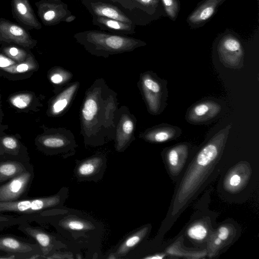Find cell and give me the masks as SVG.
<instances>
[{
	"instance_id": "36",
	"label": "cell",
	"mask_w": 259,
	"mask_h": 259,
	"mask_svg": "<svg viewBox=\"0 0 259 259\" xmlns=\"http://www.w3.org/2000/svg\"><path fill=\"white\" fill-rule=\"evenodd\" d=\"M2 143L5 148L8 150H14L18 147L17 140L12 137H5L2 140Z\"/></svg>"
},
{
	"instance_id": "32",
	"label": "cell",
	"mask_w": 259,
	"mask_h": 259,
	"mask_svg": "<svg viewBox=\"0 0 259 259\" xmlns=\"http://www.w3.org/2000/svg\"><path fill=\"white\" fill-rule=\"evenodd\" d=\"M32 100V95L30 94H20L11 98V103L16 108L24 109L31 104Z\"/></svg>"
},
{
	"instance_id": "39",
	"label": "cell",
	"mask_w": 259,
	"mask_h": 259,
	"mask_svg": "<svg viewBox=\"0 0 259 259\" xmlns=\"http://www.w3.org/2000/svg\"><path fill=\"white\" fill-rule=\"evenodd\" d=\"M76 19V16L72 14L68 16L65 20L64 22L69 23L72 22Z\"/></svg>"
},
{
	"instance_id": "3",
	"label": "cell",
	"mask_w": 259,
	"mask_h": 259,
	"mask_svg": "<svg viewBox=\"0 0 259 259\" xmlns=\"http://www.w3.org/2000/svg\"><path fill=\"white\" fill-rule=\"evenodd\" d=\"M73 37L90 54L105 58L132 52L146 45L145 41L139 39L97 30L77 32Z\"/></svg>"
},
{
	"instance_id": "35",
	"label": "cell",
	"mask_w": 259,
	"mask_h": 259,
	"mask_svg": "<svg viewBox=\"0 0 259 259\" xmlns=\"http://www.w3.org/2000/svg\"><path fill=\"white\" fill-rule=\"evenodd\" d=\"M148 12L153 13L157 7L160 0H134Z\"/></svg>"
},
{
	"instance_id": "16",
	"label": "cell",
	"mask_w": 259,
	"mask_h": 259,
	"mask_svg": "<svg viewBox=\"0 0 259 259\" xmlns=\"http://www.w3.org/2000/svg\"><path fill=\"white\" fill-rule=\"evenodd\" d=\"M79 82L69 83L53 98L50 107L51 115L56 116L66 112L70 107L79 88Z\"/></svg>"
},
{
	"instance_id": "6",
	"label": "cell",
	"mask_w": 259,
	"mask_h": 259,
	"mask_svg": "<svg viewBox=\"0 0 259 259\" xmlns=\"http://www.w3.org/2000/svg\"><path fill=\"white\" fill-rule=\"evenodd\" d=\"M13 44L25 49H32L36 46L37 40L20 24L0 18V44Z\"/></svg>"
},
{
	"instance_id": "28",
	"label": "cell",
	"mask_w": 259,
	"mask_h": 259,
	"mask_svg": "<svg viewBox=\"0 0 259 259\" xmlns=\"http://www.w3.org/2000/svg\"><path fill=\"white\" fill-rule=\"evenodd\" d=\"M213 233L223 242L226 247L234 242L237 235L235 226L231 223L222 224Z\"/></svg>"
},
{
	"instance_id": "30",
	"label": "cell",
	"mask_w": 259,
	"mask_h": 259,
	"mask_svg": "<svg viewBox=\"0 0 259 259\" xmlns=\"http://www.w3.org/2000/svg\"><path fill=\"white\" fill-rule=\"evenodd\" d=\"M72 77V74L70 71L61 67L55 68L49 74V79L51 82L57 85L67 84Z\"/></svg>"
},
{
	"instance_id": "40",
	"label": "cell",
	"mask_w": 259,
	"mask_h": 259,
	"mask_svg": "<svg viewBox=\"0 0 259 259\" xmlns=\"http://www.w3.org/2000/svg\"><path fill=\"white\" fill-rule=\"evenodd\" d=\"M55 1H57V0H55Z\"/></svg>"
},
{
	"instance_id": "27",
	"label": "cell",
	"mask_w": 259,
	"mask_h": 259,
	"mask_svg": "<svg viewBox=\"0 0 259 259\" xmlns=\"http://www.w3.org/2000/svg\"><path fill=\"white\" fill-rule=\"evenodd\" d=\"M24 166L15 161H7L0 163V182L12 179L25 171Z\"/></svg>"
},
{
	"instance_id": "4",
	"label": "cell",
	"mask_w": 259,
	"mask_h": 259,
	"mask_svg": "<svg viewBox=\"0 0 259 259\" xmlns=\"http://www.w3.org/2000/svg\"><path fill=\"white\" fill-rule=\"evenodd\" d=\"M167 83L165 79L161 78L152 71L140 74L138 87L150 114L159 115L166 108L168 97Z\"/></svg>"
},
{
	"instance_id": "12",
	"label": "cell",
	"mask_w": 259,
	"mask_h": 259,
	"mask_svg": "<svg viewBox=\"0 0 259 259\" xmlns=\"http://www.w3.org/2000/svg\"><path fill=\"white\" fill-rule=\"evenodd\" d=\"M190 144L183 142L164 150L163 155L169 174L177 177L181 172L188 157Z\"/></svg>"
},
{
	"instance_id": "15",
	"label": "cell",
	"mask_w": 259,
	"mask_h": 259,
	"mask_svg": "<svg viewBox=\"0 0 259 259\" xmlns=\"http://www.w3.org/2000/svg\"><path fill=\"white\" fill-rule=\"evenodd\" d=\"M182 133L179 127L163 123L146 129L139 137L148 142L161 143L175 140Z\"/></svg>"
},
{
	"instance_id": "17",
	"label": "cell",
	"mask_w": 259,
	"mask_h": 259,
	"mask_svg": "<svg viewBox=\"0 0 259 259\" xmlns=\"http://www.w3.org/2000/svg\"><path fill=\"white\" fill-rule=\"evenodd\" d=\"M92 16H101L132 23V20L116 6L101 2H82Z\"/></svg>"
},
{
	"instance_id": "13",
	"label": "cell",
	"mask_w": 259,
	"mask_h": 259,
	"mask_svg": "<svg viewBox=\"0 0 259 259\" xmlns=\"http://www.w3.org/2000/svg\"><path fill=\"white\" fill-rule=\"evenodd\" d=\"M13 18L27 30H39L42 28L29 0H11Z\"/></svg>"
},
{
	"instance_id": "14",
	"label": "cell",
	"mask_w": 259,
	"mask_h": 259,
	"mask_svg": "<svg viewBox=\"0 0 259 259\" xmlns=\"http://www.w3.org/2000/svg\"><path fill=\"white\" fill-rule=\"evenodd\" d=\"M31 178V174L24 171L0 187V202L16 201L24 192Z\"/></svg>"
},
{
	"instance_id": "37",
	"label": "cell",
	"mask_w": 259,
	"mask_h": 259,
	"mask_svg": "<svg viewBox=\"0 0 259 259\" xmlns=\"http://www.w3.org/2000/svg\"><path fill=\"white\" fill-rule=\"evenodd\" d=\"M16 63L4 54H0V68L1 69L9 67Z\"/></svg>"
},
{
	"instance_id": "1",
	"label": "cell",
	"mask_w": 259,
	"mask_h": 259,
	"mask_svg": "<svg viewBox=\"0 0 259 259\" xmlns=\"http://www.w3.org/2000/svg\"><path fill=\"white\" fill-rule=\"evenodd\" d=\"M232 124L214 134L198 151L175 189L167 215L160 230L164 235L195 198L220 161Z\"/></svg>"
},
{
	"instance_id": "22",
	"label": "cell",
	"mask_w": 259,
	"mask_h": 259,
	"mask_svg": "<svg viewBox=\"0 0 259 259\" xmlns=\"http://www.w3.org/2000/svg\"><path fill=\"white\" fill-rule=\"evenodd\" d=\"M210 222L206 219L196 220L190 224L186 230V235L195 243L207 242L212 233Z\"/></svg>"
},
{
	"instance_id": "31",
	"label": "cell",
	"mask_w": 259,
	"mask_h": 259,
	"mask_svg": "<svg viewBox=\"0 0 259 259\" xmlns=\"http://www.w3.org/2000/svg\"><path fill=\"white\" fill-rule=\"evenodd\" d=\"M16 46L12 45L5 47L2 50V53L17 63L22 62L26 59L28 53L23 48Z\"/></svg>"
},
{
	"instance_id": "21",
	"label": "cell",
	"mask_w": 259,
	"mask_h": 259,
	"mask_svg": "<svg viewBox=\"0 0 259 259\" xmlns=\"http://www.w3.org/2000/svg\"><path fill=\"white\" fill-rule=\"evenodd\" d=\"M34 245L23 242L11 236L0 237V250L16 254L17 255L34 254Z\"/></svg>"
},
{
	"instance_id": "18",
	"label": "cell",
	"mask_w": 259,
	"mask_h": 259,
	"mask_svg": "<svg viewBox=\"0 0 259 259\" xmlns=\"http://www.w3.org/2000/svg\"><path fill=\"white\" fill-rule=\"evenodd\" d=\"M225 0H205L187 19L188 24L191 27H197L205 23L215 14L219 7Z\"/></svg>"
},
{
	"instance_id": "11",
	"label": "cell",
	"mask_w": 259,
	"mask_h": 259,
	"mask_svg": "<svg viewBox=\"0 0 259 259\" xmlns=\"http://www.w3.org/2000/svg\"><path fill=\"white\" fill-rule=\"evenodd\" d=\"M252 170L249 163L240 161L232 167L226 174L223 187L231 193H237L247 185L251 175Z\"/></svg>"
},
{
	"instance_id": "38",
	"label": "cell",
	"mask_w": 259,
	"mask_h": 259,
	"mask_svg": "<svg viewBox=\"0 0 259 259\" xmlns=\"http://www.w3.org/2000/svg\"><path fill=\"white\" fill-rule=\"evenodd\" d=\"M167 254L166 253H158L150 256L145 257L147 259H163L166 257Z\"/></svg>"
},
{
	"instance_id": "2",
	"label": "cell",
	"mask_w": 259,
	"mask_h": 259,
	"mask_svg": "<svg viewBox=\"0 0 259 259\" xmlns=\"http://www.w3.org/2000/svg\"><path fill=\"white\" fill-rule=\"evenodd\" d=\"M118 104L116 93L103 78L96 79L85 91L80 108V133L85 142L114 139Z\"/></svg>"
},
{
	"instance_id": "33",
	"label": "cell",
	"mask_w": 259,
	"mask_h": 259,
	"mask_svg": "<svg viewBox=\"0 0 259 259\" xmlns=\"http://www.w3.org/2000/svg\"><path fill=\"white\" fill-rule=\"evenodd\" d=\"M165 12L172 20L175 21L177 17L180 4L178 0H161Z\"/></svg>"
},
{
	"instance_id": "26",
	"label": "cell",
	"mask_w": 259,
	"mask_h": 259,
	"mask_svg": "<svg viewBox=\"0 0 259 259\" xmlns=\"http://www.w3.org/2000/svg\"><path fill=\"white\" fill-rule=\"evenodd\" d=\"M37 67V63L31 54L28 53L26 59L16 63L2 69L11 74H19L35 70Z\"/></svg>"
},
{
	"instance_id": "7",
	"label": "cell",
	"mask_w": 259,
	"mask_h": 259,
	"mask_svg": "<svg viewBox=\"0 0 259 259\" xmlns=\"http://www.w3.org/2000/svg\"><path fill=\"white\" fill-rule=\"evenodd\" d=\"M221 62L229 68L238 69L243 66L244 50L239 39L232 34L223 37L218 45Z\"/></svg>"
},
{
	"instance_id": "29",
	"label": "cell",
	"mask_w": 259,
	"mask_h": 259,
	"mask_svg": "<svg viewBox=\"0 0 259 259\" xmlns=\"http://www.w3.org/2000/svg\"><path fill=\"white\" fill-rule=\"evenodd\" d=\"M102 164V159L95 157L86 160L78 167L77 174L82 177H88L97 172Z\"/></svg>"
},
{
	"instance_id": "8",
	"label": "cell",
	"mask_w": 259,
	"mask_h": 259,
	"mask_svg": "<svg viewBox=\"0 0 259 259\" xmlns=\"http://www.w3.org/2000/svg\"><path fill=\"white\" fill-rule=\"evenodd\" d=\"M37 15L45 26H54L61 22L71 14L67 4L61 0H40L35 3Z\"/></svg>"
},
{
	"instance_id": "34",
	"label": "cell",
	"mask_w": 259,
	"mask_h": 259,
	"mask_svg": "<svg viewBox=\"0 0 259 259\" xmlns=\"http://www.w3.org/2000/svg\"><path fill=\"white\" fill-rule=\"evenodd\" d=\"M63 226L72 230L80 231L90 228L91 225L78 219H69L64 222Z\"/></svg>"
},
{
	"instance_id": "25",
	"label": "cell",
	"mask_w": 259,
	"mask_h": 259,
	"mask_svg": "<svg viewBox=\"0 0 259 259\" xmlns=\"http://www.w3.org/2000/svg\"><path fill=\"white\" fill-rule=\"evenodd\" d=\"M149 230V227L146 226L129 236L117 249L116 252L117 255L118 256H122L126 254L145 237Z\"/></svg>"
},
{
	"instance_id": "9",
	"label": "cell",
	"mask_w": 259,
	"mask_h": 259,
	"mask_svg": "<svg viewBox=\"0 0 259 259\" xmlns=\"http://www.w3.org/2000/svg\"><path fill=\"white\" fill-rule=\"evenodd\" d=\"M222 109L219 102L212 99L203 100L190 107L186 114V120L191 124H202L217 117Z\"/></svg>"
},
{
	"instance_id": "24",
	"label": "cell",
	"mask_w": 259,
	"mask_h": 259,
	"mask_svg": "<svg viewBox=\"0 0 259 259\" xmlns=\"http://www.w3.org/2000/svg\"><path fill=\"white\" fill-rule=\"evenodd\" d=\"M165 253L169 255L186 258L197 259L204 258L207 255V250L187 251L181 246L180 240L176 241L166 249Z\"/></svg>"
},
{
	"instance_id": "10",
	"label": "cell",
	"mask_w": 259,
	"mask_h": 259,
	"mask_svg": "<svg viewBox=\"0 0 259 259\" xmlns=\"http://www.w3.org/2000/svg\"><path fill=\"white\" fill-rule=\"evenodd\" d=\"M59 196L23 200L11 202H0V211L33 212L58 204Z\"/></svg>"
},
{
	"instance_id": "20",
	"label": "cell",
	"mask_w": 259,
	"mask_h": 259,
	"mask_svg": "<svg viewBox=\"0 0 259 259\" xmlns=\"http://www.w3.org/2000/svg\"><path fill=\"white\" fill-rule=\"evenodd\" d=\"M39 141L44 147L50 149H62L75 144L72 133L66 128H61L55 132L41 137Z\"/></svg>"
},
{
	"instance_id": "5",
	"label": "cell",
	"mask_w": 259,
	"mask_h": 259,
	"mask_svg": "<svg viewBox=\"0 0 259 259\" xmlns=\"http://www.w3.org/2000/svg\"><path fill=\"white\" fill-rule=\"evenodd\" d=\"M137 119L127 107H118L115 115V147L121 151L135 140Z\"/></svg>"
},
{
	"instance_id": "19",
	"label": "cell",
	"mask_w": 259,
	"mask_h": 259,
	"mask_svg": "<svg viewBox=\"0 0 259 259\" xmlns=\"http://www.w3.org/2000/svg\"><path fill=\"white\" fill-rule=\"evenodd\" d=\"M92 23L102 30L108 31L113 34L126 35L135 33L134 23H126L114 19L92 16Z\"/></svg>"
},
{
	"instance_id": "23",
	"label": "cell",
	"mask_w": 259,
	"mask_h": 259,
	"mask_svg": "<svg viewBox=\"0 0 259 259\" xmlns=\"http://www.w3.org/2000/svg\"><path fill=\"white\" fill-rule=\"evenodd\" d=\"M20 229L36 240L44 255L49 253L53 246L52 238L49 234L40 229L29 225H21Z\"/></svg>"
}]
</instances>
